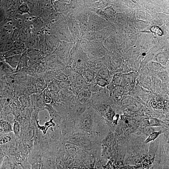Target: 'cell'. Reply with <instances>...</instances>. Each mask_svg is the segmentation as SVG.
Listing matches in <instances>:
<instances>
[{
    "instance_id": "obj_1",
    "label": "cell",
    "mask_w": 169,
    "mask_h": 169,
    "mask_svg": "<svg viewBox=\"0 0 169 169\" xmlns=\"http://www.w3.org/2000/svg\"><path fill=\"white\" fill-rule=\"evenodd\" d=\"M80 117L79 124L81 128L84 131L90 132L93 126V113L91 108H87Z\"/></svg>"
},
{
    "instance_id": "obj_2",
    "label": "cell",
    "mask_w": 169,
    "mask_h": 169,
    "mask_svg": "<svg viewBox=\"0 0 169 169\" xmlns=\"http://www.w3.org/2000/svg\"><path fill=\"white\" fill-rule=\"evenodd\" d=\"M92 96L91 92L87 90L82 91L78 93V97L80 103L85 105L90 101Z\"/></svg>"
},
{
    "instance_id": "obj_3",
    "label": "cell",
    "mask_w": 169,
    "mask_h": 169,
    "mask_svg": "<svg viewBox=\"0 0 169 169\" xmlns=\"http://www.w3.org/2000/svg\"><path fill=\"white\" fill-rule=\"evenodd\" d=\"M87 108L86 105L80 103H77L73 108V111L76 115L80 117L85 112Z\"/></svg>"
},
{
    "instance_id": "obj_4",
    "label": "cell",
    "mask_w": 169,
    "mask_h": 169,
    "mask_svg": "<svg viewBox=\"0 0 169 169\" xmlns=\"http://www.w3.org/2000/svg\"><path fill=\"white\" fill-rule=\"evenodd\" d=\"M83 77L87 83L90 84L93 82L94 77V73L92 70H87L84 73Z\"/></svg>"
},
{
    "instance_id": "obj_5",
    "label": "cell",
    "mask_w": 169,
    "mask_h": 169,
    "mask_svg": "<svg viewBox=\"0 0 169 169\" xmlns=\"http://www.w3.org/2000/svg\"><path fill=\"white\" fill-rule=\"evenodd\" d=\"M114 139V135L113 133L110 132L105 137L103 141V145L110 147L113 143Z\"/></svg>"
},
{
    "instance_id": "obj_6",
    "label": "cell",
    "mask_w": 169,
    "mask_h": 169,
    "mask_svg": "<svg viewBox=\"0 0 169 169\" xmlns=\"http://www.w3.org/2000/svg\"><path fill=\"white\" fill-rule=\"evenodd\" d=\"M96 161L95 158L93 156L87 157L86 160V164L88 168L94 169Z\"/></svg>"
},
{
    "instance_id": "obj_7",
    "label": "cell",
    "mask_w": 169,
    "mask_h": 169,
    "mask_svg": "<svg viewBox=\"0 0 169 169\" xmlns=\"http://www.w3.org/2000/svg\"><path fill=\"white\" fill-rule=\"evenodd\" d=\"M96 84L98 86L102 87H105L109 84L107 80L102 78L99 76L96 77Z\"/></svg>"
},
{
    "instance_id": "obj_8",
    "label": "cell",
    "mask_w": 169,
    "mask_h": 169,
    "mask_svg": "<svg viewBox=\"0 0 169 169\" xmlns=\"http://www.w3.org/2000/svg\"><path fill=\"white\" fill-rule=\"evenodd\" d=\"M161 131L153 132L149 136L145 141V143H147L154 141L162 133Z\"/></svg>"
},
{
    "instance_id": "obj_9",
    "label": "cell",
    "mask_w": 169,
    "mask_h": 169,
    "mask_svg": "<svg viewBox=\"0 0 169 169\" xmlns=\"http://www.w3.org/2000/svg\"><path fill=\"white\" fill-rule=\"evenodd\" d=\"M98 74L99 76L107 80L110 78V77L108 70L106 69H103L101 70L99 72Z\"/></svg>"
},
{
    "instance_id": "obj_10",
    "label": "cell",
    "mask_w": 169,
    "mask_h": 169,
    "mask_svg": "<svg viewBox=\"0 0 169 169\" xmlns=\"http://www.w3.org/2000/svg\"><path fill=\"white\" fill-rule=\"evenodd\" d=\"M150 30L152 32L158 36L160 37L162 36L163 34V31L159 27L156 26H152Z\"/></svg>"
},
{
    "instance_id": "obj_11",
    "label": "cell",
    "mask_w": 169,
    "mask_h": 169,
    "mask_svg": "<svg viewBox=\"0 0 169 169\" xmlns=\"http://www.w3.org/2000/svg\"><path fill=\"white\" fill-rule=\"evenodd\" d=\"M17 57L18 56H17V57L14 56V58L13 57H12L8 58L7 59V62L12 66H13L14 64V66H17L19 61V59H16Z\"/></svg>"
},
{
    "instance_id": "obj_12",
    "label": "cell",
    "mask_w": 169,
    "mask_h": 169,
    "mask_svg": "<svg viewBox=\"0 0 169 169\" xmlns=\"http://www.w3.org/2000/svg\"><path fill=\"white\" fill-rule=\"evenodd\" d=\"M67 152L71 157H74L76 152V148L71 145L68 146L66 148Z\"/></svg>"
},
{
    "instance_id": "obj_13",
    "label": "cell",
    "mask_w": 169,
    "mask_h": 169,
    "mask_svg": "<svg viewBox=\"0 0 169 169\" xmlns=\"http://www.w3.org/2000/svg\"><path fill=\"white\" fill-rule=\"evenodd\" d=\"M1 125L3 131L5 133H9L12 131L11 126L8 124L3 123Z\"/></svg>"
},
{
    "instance_id": "obj_14",
    "label": "cell",
    "mask_w": 169,
    "mask_h": 169,
    "mask_svg": "<svg viewBox=\"0 0 169 169\" xmlns=\"http://www.w3.org/2000/svg\"><path fill=\"white\" fill-rule=\"evenodd\" d=\"M109 148L103 145L102 156L105 158H108L110 157V154Z\"/></svg>"
},
{
    "instance_id": "obj_15",
    "label": "cell",
    "mask_w": 169,
    "mask_h": 169,
    "mask_svg": "<svg viewBox=\"0 0 169 169\" xmlns=\"http://www.w3.org/2000/svg\"><path fill=\"white\" fill-rule=\"evenodd\" d=\"M95 108L101 114H106L107 110L106 107L102 105L96 104Z\"/></svg>"
},
{
    "instance_id": "obj_16",
    "label": "cell",
    "mask_w": 169,
    "mask_h": 169,
    "mask_svg": "<svg viewBox=\"0 0 169 169\" xmlns=\"http://www.w3.org/2000/svg\"><path fill=\"white\" fill-rule=\"evenodd\" d=\"M105 115L108 120L111 121L112 120L113 117L115 115V114L112 109L110 108L108 109Z\"/></svg>"
},
{
    "instance_id": "obj_17",
    "label": "cell",
    "mask_w": 169,
    "mask_h": 169,
    "mask_svg": "<svg viewBox=\"0 0 169 169\" xmlns=\"http://www.w3.org/2000/svg\"><path fill=\"white\" fill-rule=\"evenodd\" d=\"M148 125L149 126H161V124L160 122L156 120L152 119L151 120L149 123L148 124L147 126Z\"/></svg>"
},
{
    "instance_id": "obj_18",
    "label": "cell",
    "mask_w": 169,
    "mask_h": 169,
    "mask_svg": "<svg viewBox=\"0 0 169 169\" xmlns=\"http://www.w3.org/2000/svg\"><path fill=\"white\" fill-rule=\"evenodd\" d=\"M50 114L52 118L56 121H58L59 117L57 112L53 110L49 111Z\"/></svg>"
},
{
    "instance_id": "obj_19",
    "label": "cell",
    "mask_w": 169,
    "mask_h": 169,
    "mask_svg": "<svg viewBox=\"0 0 169 169\" xmlns=\"http://www.w3.org/2000/svg\"><path fill=\"white\" fill-rule=\"evenodd\" d=\"M104 164L100 160L96 161L94 169H103Z\"/></svg>"
},
{
    "instance_id": "obj_20",
    "label": "cell",
    "mask_w": 169,
    "mask_h": 169,
    "mask_svg": "<svg viewBox=\"0 0 169 169\" xmlns=\"http://www.w3.org/2000/svg\"><path fill=\"white\" fill-rule=\"evenodd\" d=\"M76 64L77 66L79 67H82L84 64V62L83 58H78L76 61Z\"/></svg>"
},
{
    "instance_id": "obj_21",
    "label": "cell",
    "mask_w": 169,
    "mask_h": 169,
    "mask_svg": "<svg viewBox=\"0 0 169 169\" xmlns=\"http://www.w3.org/2000/svg\"><path fill=\"white\" fill-rule=\"evenodd\" d=\"M10 140V137L7 136L3 137L0 139V143L3 144L8 143Z\"/></svg>"
},
{
    "instance_id": "obj_22",
    "label": "cell",
    "mask_w": 169,
    "mask_h": 169,
    "mask_svg": "<svg viewBox=\"0 0 169 169\" xmlns=\"http://www.w3.org/2000/svg\"><path fill=\"white\" fill-rule=\"evenodd\" d=\"M80 86L77 84H72L71 86H70V88L72 91H75V92H77V91H78L80 89Z\"/></svg>"
},
{
    "instance_id": "obj_23",
    "label": "cell",
    "mask_w": 169,
    "mask_h": 169,
    "mask_svg": "<svg viewBox=\"0 0 169 169\" xmlns=\"http://www.w3.org/2000/svg\"><path fill=\"white\" fill-rule=\"evenodd\" d=\"M119 118V115L118 114L115 115L113 117L112 121L114 124L116 125L117 124Z\"/></svg>"
},
{
    "instance_id": "obj_24",
    "label": "cell",
    "mask_w": 169,
    "mask_h": 169,
    "mask_svg": "<svg viewBox=\"0 0 169 169\" xmlns=\"http://www.w3.org/2000/svg\"><path fill=\"white\" fill-rule=\"evenodd\" d=\"M12 43L11 41H9L7 42L5 44V49H7L9 50L10 48L12 47Z\"/></svg>"
},
{
    "instance_id": "obj_25",
    "label": "cell",
    "mask_w": 169,
    "mask_h": 169,
    "mask_svg": "<svg viewBox=\"0 0 169 169\" xmlns=\"http://www.w3.org/2000/svg\"><path fill=\"white\" fill-rule=\"evenodd\" d=\"M52 99L51 98L48 96H46L45 98V103L49 104L51 103Z\"/></svg>"
},
{
    "instance_id": "obj_26",
    "label": "cell",
    "mask_w": 169,
    "mask_h": 169,
    "mask_svg": "<svg viewBox=\"0 0 169 169\" xmlns=\"http://www.w3.org/2000/svg\"><path fill=\"white\" fill-rule=\"evenodd\" d=\"M135 169H145V168L141 166H139V165H137L136 166H134Z\"/></svg>"
},
{
    "instance_id": "obj_27",
    "label": "cell",
    "mask_w": 169,
    "mask_h": 169,
    "mask_svg": "<svg viewBox=\"0 0 169 169\" xmlns=\"http://www.w3.org/2000/svg\"><path fill=\"white\" fill-rule=\"evenodd\" d=\"M128 169H135V168L134 166H128Z\"/></svg>"
},
{
    "instance_id": "obj_28",
    "label": "cell",
    "mask_w": 169,
    "mask_h": 169,
    "mask_svg": "<svg viewBox=\"0 0 169 169\" xmlns=\"http://www.w3.org/2000/svg\"><path fill=\"white\" fill-rule=\"evenodd\" d=\"M145 169H149V168H145Z\"/></svg>"
},
{
    "instance_id": "obj_29",
    "label": "cell",
    "mask_w": 169,
    "mask_h": 169,
    "mask_svg": "<svg viewBox=\"0 0 169 169\" xmlns=\"http://www.w3.org/2000/svg\"><path fill=\"white\" fill-rule=\"evenodd\" d=\"M151 169H154L153 167H152Z\"/></svg>"
},
{
    "instance_id": "obj_30",
    "label": "cell",
    "mask_w": 169,
    "mask_h": 169,
    "mask_svg": "<svg viewBox=\"0 0 169 169\" xmlns=\"http://www.w3.org/2000/svg\"><path fill=\"white\" fill-rule=\"evenodd\" d=\"M84 169H89V168H84Z\"/></svg>"
}]
</instances>
